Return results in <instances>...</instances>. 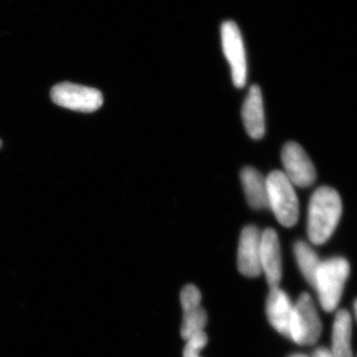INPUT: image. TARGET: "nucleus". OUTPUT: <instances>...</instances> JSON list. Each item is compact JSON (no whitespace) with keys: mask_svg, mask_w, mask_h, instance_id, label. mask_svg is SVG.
Masks as SVG:
<instances>
[{"mask_svg":"<svg viewBox=\"0 0 357 357\" xmlns=\"http://www.w3.org/2000/svg\"><path fill=\"white\" fill-rule=\"evenodd\" d=\"M2 146V142H1V140H0V147Z\"/></svg>","mask_w":357,"mask_h":357,"instance_id":"obj_21","label":"nucleus"},{"mask_svg":"<svg viewBox=\"0 0 357 357\" xmlns=\"http://www.w3.org/2000/svg\"><path fill=\"white\" fill-rule=\"evenodd\" d=\"M241 117L245 130L253 139H261L265 134V115L261 89L251 86L244 100Z\"/></svg>","mask_w":357,"mask_h":357,"instance_id":"obj_11","label":"nucleus"},{"mask_svg":"<svg viewBox=\"0 0 357 357\" xmlns=\"http://www.w3.org/2000/svg\"><path fill=\"white\" fill-rule=\"evenodd\" d=\"M294 253L301 273L307 283L314 285V277L321 262L316 251L304 241H297L294 245Z\"/></svg>","mask_w":357,"mask_h":357,"instance_id":"obj_14","label":"nucleus"},{"mask_svg":"<svg viewBox=\"0 0 357 357\" xmlns=\"http://www.w3.org/2000/svg\"><path fill=\"white\" fill-rule=\"evenodd\" d=\"M354 314H356V321H357V300L356 301V302H354Z\"/></svg>","mask_w":357,"mask_h":357,"instance_id":"obj_20","label":"nucleus"},{"mask_svg":"<svg viewBox=\"0 0 357 357\" xmlns=\"http://www.w3.org/2000/svg\"><path fill=\"white\" fill-rule=\"evenodd\" d=\"M351 267L347 259L333 257L321 261L314 277V285L319 304L326 312H333L340 304Z\"/></svg>","mask_w":357,"mask_h":357,"instance_id":"obj_2","label":"nucleus"},{"mask_svg":"<svg viewBox=\"0 0 357 357\" xmlns=\"http://www.w3.org/2000/svg\"><path fill=\"white\" fill-rule=\"evenodd\" d=\"M241 184L249 206L255 210L268 208L266 178L252 167H244L241 172Z\"/></svg>","mask_w":357,"mask_h":357,"instance_id":"obj_12","label":"nucleus"},{"mask_svg":"<svg viewBox=\"0 0 357 357\" xmlns=\"http://www.w3.org/2000/svg\"><path fill=\"white\" fill-rule=\"evenodd\" d=\"M187 344L185 345L184 357H201L199 352L208 344V337L206 333L201 332L192 335L191 337L188 338Z\"/></svg>","mask_w":357,"mask_h":357,"instance_id":"obj_16","label":"nucleus"},{"mask_svg":"<svg viewBox=\"0 0 357 357\" xmlns=\"http://www.w3.org/2000/svg\"><path fill=\"white\" fill-rule=\"evenodd\" d=\"M181 305L183 310L201 306L202 295L196 286L187 285L181 292Z\"/></svg>","mask_w":357,"mask_h":357,"instance_id":"obj_17","label":"nucleus"},{"mask_svg":"<svg viewBox=\"0 0 357 357\" xmlns=\"http://www.w3.org/2000/svg\"><path fill=\"white\" fill-rule=\"evenodd\" d=\"M294 304L285 291L279 287L270 288L266 300L268 321L275 330L289 338Z\"/></svg>","mask_w":357,"mask_h":357,"instance_id":"obj_10","label":"nucleus"},{"mask_svg":"<svg viewBox=\"0 0 357 357\" xmlns=\"http://www.w3.org/2000/svg\"><path fill=\"white\" fill-rule=\"evenodd\" d=\"M312 357H335V356L331 349H326V347H318L312 354Z\"/></svg>","mask_w":357,"mask_h":357,"instance_id":"obj_18","label":"nucleus"},{"mask_svg":"<svg viewBox=\"0 0 357 357\" xmlns=\"http://www.w3.org/2000/svg\"><path fill=\"white\" fill-rule=\"evenodd\" d=\"M260 241L261 231L255 225H248L241 231L237 251V267L241 274L249 278H255L262 273Z\"/></svg>","mask_w":357,"mask_h":357,"instance_id":"obj_8","label":"nucleus"},{"mask_svg":"<svg viewBox=\"0 0 357 357\" xmlns=\"http://www.w3.org/2000/svg\"><path fill=\"white\" fill-rule=\"evenodd\" d=\"M352 319L347 310H340L333 324L332 349L335 357H354L351 347Z\"/></svg>","mask_w":357,"mask_h":357,"instance_id":"obj_13","label":"nucleus"},{"mask_svg":"<svg viewBox=\"0 0 357 357\" xmlns=\"http://www.w3.org/2000/svg\"><path fill=\"white\" fill-rule=\"evenodd\" d=\"M342 213L340 195L331 187H321L312 194L307 210V230L314 245L326 243L333 236Z\"/></svg>","mask_w":357,"mask_h":357,"instance_id":"obj_1","label":"nucleus"},{"mask_svg":"<svg viewBox=\"0 0 357 357\" xmlns=\"http://www.w3.org/2000/svg\"><path fill=\"white\" fill-rule=\"evenodd\" d=\"M289 357H310V356H306V354H292V356H289Z\"/></svg>","mask_w":357,"mask_h":357,"instance_id":"obj_19","label":"nucleus"},{"mask_svg":"<svg viewBox=\"0 0 357 357\" xmlns=\"http://www.w3.org/2000/svg\"><path fill=\"white\" fill-rule=\"evenodd\" d=\"M223 53L231 70L232 82L236 88L245 86L248 79V61L241 30L236 22L225 21L222 25Z\"/></svg>","mask_w":357,"mask_h":357,"instance_id":"obj_6","label":"nucleus"},{"mask_svg":"<svg viewBox=\"0 0 357 357\" xmlns=\"http://www.w3.org/2000/svg\"><path fill=\"white\" fill-rule=\"evenodd\" d=\"M208 323V316L202 306L184 310L181 335L187 340L196 333L204 332V326Z\"/></svg>","mask_w":357,"mask_h":357,"instance_id":"obj_15","label":"nucleus"},{"mask_svg":"<svg viewBox=\"0 0 357 357\" xmlns=\"http://www.w3.org/2000/svg\"><path fill=\"white\" fill-rule=\"evenodd\" d=\"M268 208L285 227H292L299 220V199L294 185L282 171H273L267 176Z\"/></svg>","mask_w":357,"mask_h":357,"instance_id":"obj_3","label":"nucleus"},{"mask_svg":"<svg viewBox=\"0 0 357 357\" xmlns=\"http://www.w3.org/2000/svg\"><path fill=\"white\" fill-rule=\"evenodd\" d=\"M51 98L55 105L81 112H93L103 103L98 89L72 83H61L53 86Z\"/></svg>","mask_w":357,"mask_h":357,"instance_id":"obj_5","label":"nucleus"},{"mask_svg":"<svg viewBox=\"0 0 357 357\" xmlns=\"http://www.w3.org/2000/svg\"><path fill=\"white\" fill-rule=\"evenodd\" d=\"M284 174L294 185L307 188L316 182L317 171L306 151L297 142H288L281 152Z\"/></svg>","mask_w":357,"mask_h":357,"instance_id":"obj_7","label":"nucleus"},{"mask_svg":"<svg viewBox=\"0 0 357 357\" xmlns=\"http://www.w3.org/2000/svg\"><path fill=\"white\" fill-rule=\"evenodd\" d=\"M260 265L269 287H279L282 279L281 248L278 234L273 229L261 232Z\"/></svg>","mask_w":357,"mask_h":357,"instance_id":"obj_9","label":"nucleus"},{"mask_svg":"<svg viewBox=\"0 0 357 357\" xmlns=\"http://www.w3.org/2000/svg\"><path fill=\"white\" fill-rule=\"evenodd\" d=\"M321 321L318 310L309 294L300 296L294 304L289 338L299 345H312L321 335Z\"/></svg>","mask_w":357,"mask_h":357,"instance_id":"obj_4","label":"nucleus"}]
</instances>
